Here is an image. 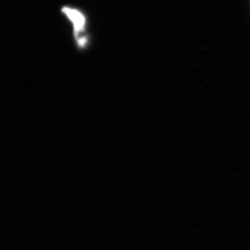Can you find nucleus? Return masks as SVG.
I'll return each instance as SVG.
<instances>
[{
    "label": "nucleus",
    "mask_w": 250,
    "mask_h": 250,
    "mask_svg": "<svg viewBox=\"0 0 250 250\" xmlns=\"http://www.w3.org/2000/svg\"><path fill=\"white\" fill-rule=\"evenodd\" d=\"M62 12L66 14L69 20L72 22L75 34L78 35L80 33H82V31L84 29V25H85L84 16L80 11L71 9V7H64V9H62Z\"/></svg>",
    "instance_id": "1"
}]
</instances>
